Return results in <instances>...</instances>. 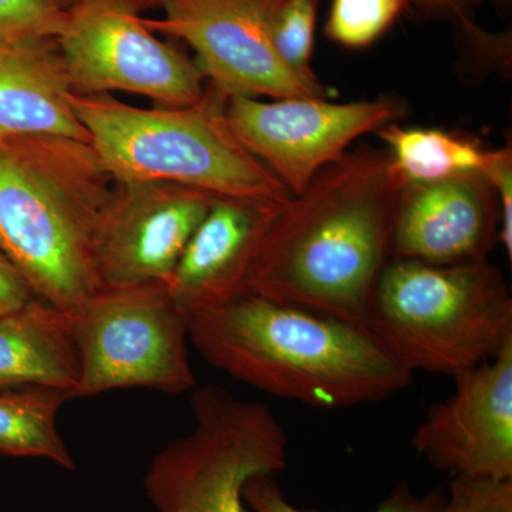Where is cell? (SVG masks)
I'll return each mask as SVG.
<instances>
[{
  "mask_svg": "<svg viewBox=\"0 0 512 512\" xmlns=\"http://www.w3.org/2000/svg\"><path fill=\"white\" fill-rule=\"evenodd\" d=\"M190 342L232 379L316 409L383 402L413 382L366 325L252 292L192 316Z\"/></svg>",
  "mask_w": 512,
  "mask_h": 512,
  "instance_id": "cell-2",
  "label": "cell"
},
{
  "mask_svg": "<svg viewBox=\"0 0 512 512\" xmlns=\"http://www.w3.org/2000/svg\"><path fill=\"white\" fill-rule=\"evenodd\" d=\"M67 400L60 390L45 387L0 390V456L43 458L64 470H76L57 426Z\"/></svg>",
  "mask_w": 512,
  "mask_h": 512,
  "instance_id": "cell-17",
  "label": "cell"
},
{
  "mask_svg": "<svg viewBox=\"0 0 512 512\" xmlns=\"http://www.w3.org/2000/svg\"><path fill=\"white\" fill-rule=\"evenodd\" d=\"M409 0H333L325 35L348 49L373 45L396 22Z\"/></svg>",
  "mask_w": 512,
  "mask_h": 512,
  "instance_id": "cell-19",
  "label": "cell"
},
{
  "mask_svg": "<svg viewBox=\"0 0 512 512\" xmlns=\"http://www.w3.org/2000/svg\"><path fill=\"white\" fill-rule=\"evenodd\" d=\"M483 174L497 192L500 204V234L498 242L512 261V150L511 146L490 150Z\"/></svg>",
  "mask_w": 512,
  "mask_h": 512,
  "instance_id": "cell-25",
  "label": "cell"
},
{
  "mask_svg": "<svg viewBox=\"0 0 512 512\" xmlns=\"http://www.w3.org/2000/svg\"><path fill=\"white\" fill-rule=\"evenodd\" d=\"M424 15L446 20L456 28L461 45L484 72L503 69L510 62L511 46L505 36L484 32L476 12L485 0H413Z\"/></svg>",
  "mask_w": 512,
  "mask_h": 512,
  "instance_id": "cell-20",
  "label": "cell"
},
{
  "mask_svg": "<svg viewBox=\"0 0 512 512\" xmlns=\"http://www.w3.org/2000/svg\"><path fill=\"white\" fill-rule=\"evenodd\" d=\"M224 114L242 147L298 195L357 138L396 123L406 109L392 97L342 104L312 97L265 103L234 96L228 97Z\"/></svg>",
  "mask_w": 512,
  "mask_h": 512,
  "instance_id": "cell-9",
  "label": "cell"
},
{
  "mask_svg": "<svg viewBox=\"0 0 512 512\" xmlns=\"http://www.w3.org/2000/svg\"><path fill=\"white\" fill-rule=\"evenodd\" d=\"M407 184H427L456 175L483 173L490 150L473 138L434 128L386 124L376 131Z\"/></svg>",
  "mask_w": 512,
  "mask_h": 512,
  "instance_id": "cell-18",
  "label": "cell"
},
{
  "mask_svg": "<svg viewBox=\"0 0 512 512\" xmlns=\"http://www.w3.org/2000/svg\"><path fill=\"white\" fill-rule=\"evenodd\" d=\"M79 376L72 316L37 296L0 316V390L45 387L72 400Z\"/></svg>",
  "mask_w": 512,
  "mask_h": 512,
  "instance_id": "cell-16",
  "label": "cell"
},
{
  "mask_svg": "<svg viewBox=\"0 0 512 512\" xmlns=\"http://www.w3.org/2000/svg\"><path fill=\"white\" fill-rule=\"evenodd\" d=\"M72 320L80 372L73 399L121 389L181 394L198 386L188 355L191 319L167 282L101 285Z\"/></svg>",
  "mask_w": 512,
  "mask_h": 512,
  "instance_id": "cell-6",
  "label": "cell"
},
{
  "mask_svg": "<svg viewBox=\"0 0 512 512\" xmlns=\"http://www.w3.org/2000/svg\"><path fill=\"white\" fill-rule=\"evenodd\" d=\"M437 512H512V480L453 477Z\"/></svg>",
  "mask_w": 512,
  "mask_h": 512,
  "instance_id": "cell-24",
  "label": "cell"
},
{
  "mask_svg": "<svg viewBox=\"0 0 512 512\" xmlns=\"http://www.w3.org/2000/svg\"><path fill=\"white\" fill-rule=\"evenodd\" d=\"M35 296L8 259L0 258V316L20 308Z\"/></svg>",
  "mask_w": 512,
  "mask_h": 512,
  "instance_id": "cell-26",
  "label": "cell"
},
{
  "mask_svg": "<svg viewBox=\"0 0 512 512\" xmlns=\"http://www.w3.org/2000/svg\"><path fill=\"white\" fill-rule=\"evenodd\" d=\"M62 59L42 42L0 47V146L32 137L89 141Z\"/></svg>",
  "mask_w": 512,
  "mask_h": 512,
  "instance_id": "cell-15",
  "label": "cell"
},
{
  "mask_svg": "<svg viewBox=\"0 0 512 512\" xmlns=\"http://www.w3.org/2000/svg\"><path fill=\"white\" fill-rule=\"evenodd\" d=\"M281 207L217 197L167 282L192 318L248 292V278L269 225Z\"/></svg>",
  "mask_w": 512,
  "mask_h": 512,
  "instance_id": "cell-14",
  "label": "cell"
},
{
  "mask_svg": "<svg viewBox=\"0 0 512 512\" xmlns=\"http://www.w3.org/2000/svg\"><path fill=\"white\" fill-rule=\"evenodd\" d=\"M194 427L151 458L144 491L157 512H247L254 477L288 467L289 441L265 404L238 399L217 384L191 390Z\"/></svg>",
  "mask_w": 512,
  "mask_h": 512,
  "instance_id": "cell-5",
  "label": "cell"
},
{
  "mask_svg": "<svg viewBox=\"0 0 512 512\" xmlns=\"http://www.w3.org/2000/svg\"><path fill=\"white\" fill-rule=\"evenodd\" d=\"M59 37L73 86L141 94L168 107H191L204 100L205 77L197 64L160 42L120 3H87L64 18Z\"/></svg>",
  "mask_w": 512,
  "mask_h": 512,
  "instance_id": "cell-10",
  "label": "cell"
},
{
  "mask_svg": "<svg viewBox=\"0 0 512 512\" xmlns=\"http://www.w3.org/2000/svg\"><path fill=\"white\" fill-rule=\"evenodd\" d=\"M446 500L443 488L420 495L407 483L394 487L373 512H437ZM244 501L254 512H313L299 510L286 500L275 476H258L244 488Z\"/></svg>",
  "mask_w": 512,
  "mask_h": 512,
  "instance_id": "cell-22",
  "label": "cell"
},
{
  "mask_svg": "<svg viewBox=\"0 0 512 512\" xmlns=\"http://www.w3.org/2000/svg\"><path fill=\"white\" fill-rule=\"evenodd\" d=\"M99 217L59 194L20 148L0 146V252L37 298L72 318L101 286Z\"/></svg>",
  "mask_w": 512,
  "mask_h": 512,
  "instance_id": "cell-7",
  "label": "cell"
},
{
  "mask_svg": "<svg viewBox=\"0 0 512 512\" xmlns=\"http://www.w3.org/2000/svg\"><path fill=\"white\" fill-rule=\"evenodd\" d=\"M406 184L387 148L346 151L276 211L248 292L366 325Z\"/></svg>",
  "mask_w": 512,
  "mask_h": 512,
  "instance_id": "cell-1",
  "label": "cell"
},
{
  "mask_svg": "<svg viewBox=\"0 0 512 512\" xmlns=\"http://www.w3.org/2000/svg\"><path fill=\"white\" fill-rule=\"evenodd\" d=\"M318 3L319 0H285L272 28L276 55L291 72L308 80H319L311 64Z\"/></svg>",
  "mask_w": 512,
  "mask_h": 512,
  "instance_id": "cell-21",
  "label": "cell"
},
{
  "mask_svg": "<svg viewBox=\"0 0 512 512\" xmlns=\"http://www.w3.org/2000/svg\"><path fill=\"white\" fill-rule=\"evenodd\" d=\"M285 0H164L156 26L194 49L197 67L224 97L328 99V87L291 72L276 55L272 28Z\"/></svg>",
  "mask_w": 512,
  "mask_h": 512,
  "instance_id": "cell-8",
  "label": "cell"
},
{
  "mask_svg": "<svg viewBox=\"0 0 512 512\" xmlns=\"http://www.w3.org/2000/svg\"><path fill=\"white\" fill-rule=\"evenodd\" d=\"M366 326L410 373L456 377L512 342V296L488 261L433 265L394 258L377 281Z\"/></svg>",
  "mask_w": 512,
  "mask_h": 512,
  "instance_id": "cell-3",
  "label": "cell"
},
{
  "mask_svg": "<svg viewBox=\"0 0 512 512\" xmlns=\"http://www.w3.org/2000/svg\"><path fill=\"white\" fill-rule=\"evenodd\" d=\"M454 380L414 430V450L453 477L512 480V342Z\"/></svg>",
  "mask_w": 512,
  "mask_h": 512,
  "instance_id": "cell-11",
  "label": "cell"
},
{
  "mask_svg": "<svg viewBox=\"0 0 512 512\" xmlns=\"http://www.w3.org/2000/svg\"><path fill=\"white\" fill-rule=\"evenodd\" d=\"M493 2L498 8H508L511 5V0H493Z\"/></svg>",
  "mask_w": 512,
  "mask_h": 512,
  "instance_id": "cell-27",
  "label": "cell"
},
{
  "mask_svg": "<svg viewBox=\"0 0 512 512\" xmlns=\"http://www.w3.org/2000/svg\"><path fill=\"white\" fill-rule=\"evenodd\" d=\"M217 197L198 190L138 198L100 215L94 266L100 285L168 282Z\"/></svg>",
  "mask_w": 512,
  "mask_h": 512,
  "instance_id": "cell-13",
  "label": "cell"
},
{
  "mask_svg": "<svg viewBox=\"0 0 512 512\" xmlns=\"http://www.w3.org/2000/svg\"><path fill=\"white\" fill-rule=\"evenodd\" d=\"M74 114L104 167L127 183H170L282 207L293 195L242 147L210 106L144 110L72 96Z\"/></svg>",
  "mask_w": 512,
  "mask_h": 512,
  "instance_id": "cell-4",
  "label": "cell"
},
{
  "mask_svg": "<svg viewBox=\"0 0 512 512\" xmlns=\"http://www.w3.org/2000/svg\"><path fill=\"white\" fill-rule=\"evenodd\" d=\"M0 258H5V256H3V254H2V252H0Z\"/></svg>",
  "mask_w": 512,
  "mask_h": 512,
  "instance_id": "cell-28",
  "label": "cell"
},
{
  "mask_svg": "<svg viewBox=\"0 0 512 512\" xmlns=\"http://www.w3.org/2000/svg\"><path fill=\"white\" fill-rule=\"evenodd\" d=\"M64 18L53 0H0V47L59 36Z\"/></svg>",
  "mask_w": 512,
  "mask_h": 512,
  "instance_id": "cell-23",
  "label": "cell"
},
{
  "mask_svg": "<svg viewBox=\"0 0 512 512\" xmlns=\"http://www.w3.org/2000/svg\"><path fill=\"white\" fill-rule=\"evenodd\" d=\"M500 234L497 192L483 173L406 184L397 204L394 258L433 265L487 261Z\"/></svg>",
  "mask_w": 512,
  "mask_h": 512,
  "instance_id": "cell-12",
  "label": "cell"
}]
</instances>
